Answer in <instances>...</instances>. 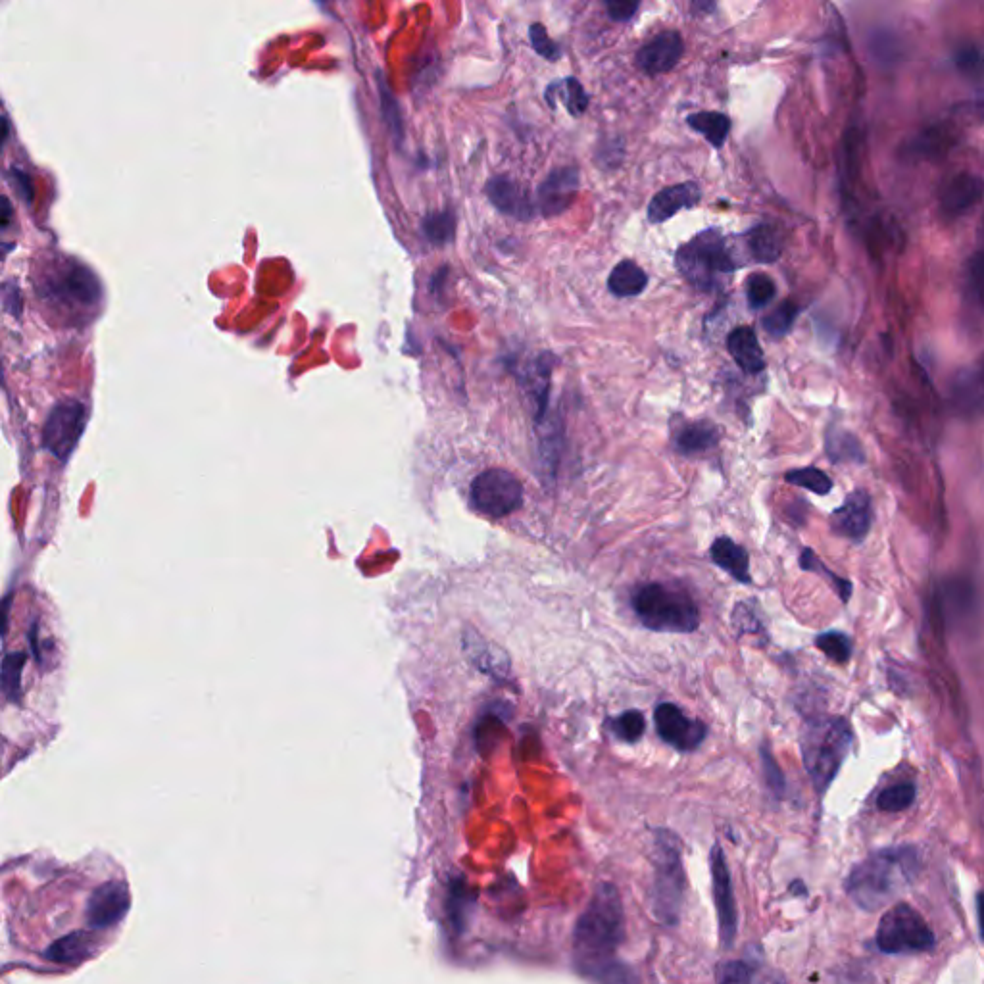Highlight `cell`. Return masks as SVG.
<instances>
[{"label":"cell","mask_w":984,"mask_h":984,"mask_svg":"<svg viewBox=\"0 0 984 984\" xmlns=\"http://www.w3.org/2000/svg\"><path fill=\"white\" fill-rule=\"evenodd\" d=\"M625 940V913L614 885L602 883L594 890L589 906L577 919L573 931V954L577 969L589 975L596 967L614 961Z\"/></svg>","instance_id":"6da1fadb"},{"label":"cell","mask_w":984,"mask_h":984,"mask_svg":"<svg viewBox=\"0 0 984 984\" xmlns=\"http://www.w3.org/2000/svg\"><path fill=\"white\" fill-rule=\"evenodd\" d=\"M919 871L917 850L886 848L861 861L846 883V892L863 910H877L911 885Z\"/></svg>","instance_id":"7a4b0ae2"},{"label":"cell","mask_w":984,"mask_h":984,"mask_svg":"<svg viewBox=\"0 0 984 984\" xmlns=\"http://www.w3.org/2000/svg\"><path fill=\"white\" fill-rule=\"evenodd\" d=\"M852 744V731L846 719L819 715L806 721L800 733V750L804 767L813 787L823 794L842 767Z\"/></svg>","instance_id":"3957f363"},{"label":"cell","mask_w":984,"mask_h":984,"mask_svg":"<svg viewBox=\"0 0 984 984\" xmlns=\"http://www.w3.org/2000/svg\"><path fill=\"white\" fill-rule=\"evenodd\" d=\"M631 602L640 623L650 631L689 635L700 627V610L694 598L679 587L646 583L633 592Z\"/></svg>","instance_id":"277c9868"},{"label":"cell","mask_w":984,"mask_h":984,"mask_svg":"<svg viewBox=\"0 0 984 984\" xmlns=\"http://www.w3.org/2000/svg\"><path fill=\"white\" fill-rule=\"evenodd\" d=\"M679 273L702 293H714L723 279L737 270V258L717 229L698 233L681 246L675 256Z\"/></svg>","instance_id":"5b68a950"},{"label":"cell","mask_w":984,"mask_h":984,"mask_svg":"<svg viewBox=\"0 0 984 984\" xmlns=\"http://www.w3.org/2000/svg\"><path fill=\"white\" fill-rule=\"evenodd\" d=\"M685 892V869L673 837L658 833L654 854L652 911L664 925H677Z\"/></svg>","instance_id":"8992f818"},{"label":"cell","mask_w":984,"mask_h":984,"mask_svg":"<svg viewBox=\"0 0 984 984\" xmlns=\"http://www.w3.org/2000/svg\"><path fill=\"white\" fill-rule=\"evenodd\" d=\"M931 927L921 913L900 904L886 911L877 929V946L886 954H919L935 948Z\"/></svg>","instance_id":"52a82bcc"},{"label":"cell","mask_w":984,"mask_h":984,"mask_svg":"<svg viewBox=\"0 0 984 984\" xmlns=\"http://www.w3.org/2000/svg\"><path fill=\"white\" fill-rule=\"evenodd\" d=\"M471 502L483 516H510L523 506V485L508 469H485L471 483Z\"/></svg>","instance_id":"ba28073f"},{"label":"cell","mask_w":984,"mask_h":984,"mask_svg":"<svg viewBox=\"0 0 984 984\" xmlns=\"http://www.w3.org/2000/svg\"><path fill=\"white\" fill-rule=\"evenodd\" d=\"M41 296L72 306H95L102 298V287L89 268L79 262H66L56 273L45 277Z\"/></svg>","instance_id":"9c48e42d"},{"label":"cell","mask_w":984,"mask_h":984,"mask_svg":"<svg viewBox=\"0 0 984 984\" xmlns=\"http://www.w3.org/2000/svg\"><path fill=\"white\" fill-rule=\"evenodd\" d=\"M87 425V408L79 400H62L50 410L43 431V443L50 454L66 462L79 443Z\"/></svg>","instance_id":"30bf717a"},{"label":"cell","mask_w":984,"mask_h":984,"mask_svg":"<svg viewBox=\"0 0 984 984\" xmlns=\"http://www.w3.org/2000/svg\"><path fill=\"white\" fill-rule=\"evenodd\" d=\"M710 869H712L715 910H717V923H719L717 925L719 927V942L725 950H729L737 938V902H735L731 873H729L725 854H723L719 844H715L712 848Z\"/></svg>","instance_id":"8fae6325"},{"label":"cell","mask_w":984,"mask_h":984,"mask_svg":"<svg viewBox=\"0 0 984 984\" xmlns=\"http://www.w3.org/2000/svg\"><path fill=\"white\" fill-rule=\"evenodd\" d=\"M660 738L681 752H692L708 737V727L700 719H690L675 704H660L654 712Z\"/></svg>","instance_id":"7c38bea8"},{"label":"cell","mask_w":984,"mask_h":984,"mask_svg":"<svg viewBox=\"0 0 984 984\" xmlns=\"http://www.w3.org/2000/svg\"><path fill=\"white\" fill-rule=\"evenodd\" d=\"M873 504L865 491L850 492L831 516V529L852 542H861L871 531Z\"/></svg>","instance_id":"4fadbf2b"},{"label":"cell","mask_w":984,"mask_h":984,"mask_svg":"<svg viewBox=\"0 0 984 984\" xmlns=\"http://www.w3.org/2000/svg\"><path fill=\"white\" fill-rule=\"evenodd\" d=\"M579 193V170L558 168L542 181L537 206L544 218L564 214Z\"/></svg>","instance_id":"5bb4252c"},{"label":"cell","mask_w":984,"mask_h":984,"mask_svg":"<svg viewBox=\"0 0 984 984\" xmlns=\"http://www.w3.org/2000/svg\"><path fill=\"white\" fill-rule=\"evenodd\" d=\"M129 908L127 886L120 881L104 883L89 898L87 904V923L93 929H106L116 925Z\"/></svg>","instance_id":"9a60e30c"},{"label":"cell","mask_w":984,"mask_h":984,"mask_svg":"<svg viewBox=\"0 0 984 984\" xmlns=\"http://www.w3.org/2000/svg\"><path fill=\"white\" fill-rule=\"evenodd\" d=\"M685 43L677 31H662L637 52V64L644 74L660 75L673 70L683 58Z\"/></svg>","instance_id":"2e32d148"},{"label":"cell","mask_w":984,"mask_h":984,"mask_svg":"<svg viewBox=\"0 0 984 984\" xmlns=\"http://www.w3.org/2000/svg\"><path fill=\"white\" fill-rule=\"evenodd\" d=\"M485 193L498 212L512 216L521 222L533 220L535 206L527 195V191L514 179H510L506 175L492 177L485 187Z\"/></svg>","instance_id":"e0dca14e"},{"label":"cell","mask_w":984,"mask_h":984,"mask_svg":"<svg viewBox=\"0 0 984 984\" xmlns=\"http://www.w3.org/2000/svg\"><path fill=\"white\" fill-rule=\"evenodd\" d=\"M702 191L696 183H679L673 187H665L648 204V222L664 223L673 218L679 210L692 208L700 202Z\"/></svg>","instance_id":"ac0fdd59"},{"label":"cell","mask_w":984,"mask_h":984,"mask_svg":"<svg viewBox=\"0 0 984 984\" xmlns=\"http://www.w3.org/2000/svg\"><path fill=\"white\" fill-rule=\"evenodd\" d=\"M983 195V181L975 175L961 173L946 183L940 193L942 212L948 216H960L965 210L977 204Z\"/></svg>","instance_id":"d6986e66"},{"label":"cell","mask_w":984,"mask_h":984,"mask_svg":"<svg viewBox=\"0 0 984 984\" xmlns=\"http://www.w3.org/2000/svg\"><path fill=\"white\" fill-rule=\"evenodd\" d=\"M719 427L712 421H689L683 423L673 435V448L683 456H696L714 450L719 444Z\"/></svg>","instance_id":"ffe728a7"},{"label":"cell","mask_w":984,"mask_h":984,"mask_svg":"<svg viewBox=\"0 0 984 984\" xmlns=\"http://www.w3.org/2000/svg\"><path fill=\"white\" fill-rule=\"evenodd\" d=\"M727 350L742 371L756 375L765 369L762 346L752 327H737L731 331L727 337Z\"/></svg>","instance_id":"44dd1931"},{"label":"cell","mask_w":984,"mask_h":984,"mask_svg":"<svg viewBox=\"0 0 984 984\" xmlns=\"http://www.w3.org/2000/svg\"><path fill=\"white\" fill-rule=\"evenodd\" d=\"M710 556L717 567L727 571L738 583H752L750 579V556L744 546L729 537H719L710 548Z\"/></svg>","instance_id":"7402d4cb"},{"label":"cell","mask_w":984,"mask_h":984,"mask_svg":"<svg viewBox=\"0 0 984 984\" xmlns=\"http://www.w3.org/2000/svg\"><path fill=\"white\" fill-rule=\"evenodd\" d=\"M97 950V940L95 936L87 931H75L70 935L62 936L54 944H50L45 952L47 960L62 965H77L81 961L91 958Z\"/></svg>","instance_id":"603a6c76"},{"label":"cell","mask_w":984,"mask_h":984,"mask_svg":"<svg viewBox=\"0 0 984 984\" xmlns=\"http://www.w3.org/2000/svg\"><path fill=\"white\" fill-rule=\"evenodd\" d=\"M750 256L760 264H773L783 254V235L777 225L760 223L746 235Z\"/></svg>","instance_id":"cb8c5ba5"},{"label":"cell","mask_w":984,"mask_h":984,"mask_svg":"<svg viewBox=\"0 0 984 984\" xmlns=\"http://www.w3.org/2000/svg\"><path fill=\"white\" fill-rule=\"evenodd\" d=\"M938 600V606H940V615L942 619L950 625L952 621H958L960 617H965V615L971 612L973 608V591L967 583L963 581H950L948 585H944L940 589V594L936 596Z\"/></svg>","instance_id":"d4e9b609"},{"label":"cell","mask_w":984,"mask_h":984,"mask_svg":"<svg viewBox=\"0 0 984 984\" xmlns=\"http://www.w3.org/2000/svg\"><path fill=\"white\" fill-rule=\"evenodd\" d=\"M646 287H648V275L633 260L619 262L608 277L610 293L619 298L642 295Z\"/></svg>","instance_id":"484cf974"},{"label":"cell","mask_w":984,"mask_h":984,"mask_svg":"<svg viewBox=\"0 0 984 984\" xmlns=\"http://www.w3.org/2000/svg\"><path fill=\"white\" fill-rule=\"evenodd\" d=\"M550 373H552L550 356L548 354H542L541 358H537L535 362H531V366L527 369V375H525V387H527L529 396H531V400L535 404V418H537V421H541L544 412H546V406H548Z\"/></svg>","instance_id":"4316f807"},{"label":"cell","mask_w":984,"mask_h":984,"mask_svg":"<svg viewBox=\"0 0 984 984\" xmlns=\"http://www.w3.org/2000/svg\"><path fill=\"white\" fill-rule=\"evenodd\" d=\"M825 450L833 464H863L865 460L860 441L852 433L838 427L827 431Z\"/></svg>","instance_id":"83f0119b"},{"label":"cell","mask_w":984,"mask_h":984,"mask_svg":"<svg viewBox=\"0 0 984 984\" xmlns=\"http://www.w3.org/2000/svg\"><path fill=\"white\" fill-rule=\"evenodd\" d=\"M687 123L694 131L702 133L714 148L723 147L731 131V120L721 112H696L690 114Z\"/></svg>","instance_id":"f1b7e54d"},{"label":"cell","mask_w":984,"mask_h":984,"mask_svg":"<svg viewBox=\"0 0 984 984\" xmlns=\"http://www.w3.org/2000/svg\"><path fill=\"white\" fill-rule=\"evenodd\" d=\"M554 95H558V97L562 99L564 106L567 108V112H569L571 116H581V114L587 110L589 100H591L589 99V95L585 93L583 85H581L575 77H567V79H562V81L552 83V85L546 89L544 97H546V99H552Z\"/></svg>","instance_id":"f546056e"},{"label":"cell","mask_w":984,"mask_h":984,"mask_svg":"<svg viewBox=\"0 0 984 984\" xmlns=\"http://www.w3.org/2000/svg\"><path fill=\"white\" fill-rule=\"evenodd\" d=\"M423 237L435 246H444L452 243L454 231H456V216L450 210L443 212H431L423 218L421 222Z\"/></svg>","instance_id":"4dcf8cb0"},{"label":"cell","mask_w":984,"mask_h":984,"mask_svg":"<svg viewBox=\"0 0 984 984\" xmlns=\"http://www.w3.org/2000/svg\"><path fill=\"white\" fill-rule=\"evenodd\" d=\"M800 567H802L804 571H812V573L821 575V577H823V579H825V581L833 587V591L837 592L838 596H840V600H842L844 604H848V602H850V598H852V583H850L848 579H844V577H838L837 573H833L831 569H827L825 564L817 558V554H815L813 550H810V548H804V550H802V556H800Z\"/></svg>","instance_id":"1f68e13d"},{"label":"cell","mask_w":984,"mask_h":984,"mask_svg":"<svg viewBox=\"0 0 984 984\" xmlns=\"http://www.w3.org/2000/svg\"><path fill=\"white\" fill-rule=\"evenodd\" d=\"M377 87H379L381 112H383V120L387 123V129L393 135L396 143H402V139H404V123H402L400 104H398V100L394 99L393 91L389 89L387 81L383 79V75L381 74H377Z\"/></svg>","instance_id":"d6a6232c"},{"label":"cell","mask_w":984,"mask_h":984,"mask_svg":"<svg viewBox=\"0 0 984 984\" xmlns=\"http://www.w3.org/2000/svg\"><path fill=\"white\" fill-rule=\"evenodd\" d=\"M608 727H610L612 735H615L619 740H623L627 744H635L644 735L646 719L639 710H627L617 717L608 719Z\"/></svg>","instance_id":"836d02e7"},{"label":"cell","mask_w":984,"mask_h":984,"mask_svg":"<svg viewBox=\"0 0 984 984\" xmlns=\"http://www.w3.org/2000/svg\"><path fill=\"white\" fill-rule=\"evenodd\" d=\"M785 481L819 496H825L833 491V479L825 471L817 468L792 469L785 475Z\"/></svg>","instance_id":"e575fe53"},{"label":"cell","mask_w":984,"mask_h":984,"mask_svg":"<svg viewBox=\"0 0 984 984\" xmlns=\"http://www.w3.org/2000/svg\"><path fill=\"white\" fill-rule=\"evenodd\" d=\"M815 646L835 664H846L852 658V640L846 633L827 631L815 639Z\"/></svg>","instance_id":"d590c367"},{"label":"cell","mask_w":984,"mask_h":984,"mask_svg":"<svg viewBox=\"0 0 984 984\" xmlns=\"http://www.w3.org/2000/svg\"><path fill=\"white\" fill-rule=\"evenodd\" d=\"M915 794H917L915 785H911V783H900V785L885 788L879 794V798H877V806L883 812H904V810H908L911 804H913Z\"/></svg>","instance_id":"8d00e7d4"},{"label":"cell","mask_w":984,"mask_h":984,"mask_svg":"<svg viewBox=\"0 0 984 984\" xmlns=\"http://www.w3.org/2000/svg\"><path fill=\"white\" fill-rule=\"evenodd\" d=\"M473 898L475 894H469L468 888L462 883H456L450 890V902H448V913H450V923L452 927L462 933L464 925L468 923L469 908H473Z\"/></svg>","instance_id":"74e56055"},{"label":"cell","mask_w":984,"mask_h":984,"mask_svg":"<svg viewBox=\"0 0 984 984\" xmlns=\"http://www.w3.org/2000/svg\"><path fill=\"white\" fill-rule=\"evenodd\" d=\"M775 293H777V287L769 275L754 273L748 277L746 296H748L750 308H754V310L765 308L775 298Z\"/></svg>","instance_id":"f35d334b"},{"label":"cell","mask_w":984,"mask_h":984,"mask_svg":"<svg viewBox=\"0 0 984 984\" xmlns=\"http://www.w3.org/2000/svg\"><path fill=\"white\" fill-rule=\"evenodd\" d=\"M796 316H798V306L792 302H783L763 318V329L771 337H785L790 331L792 323L796 320Z\"/></svg>","instance_id":"ab89813d"},{"label":"cell","mask_w":984,"mask_h":984,"mask_svg":"<svg viewBox=\"0 0 984 984\" xmlns=\"http://www.w3.org/2000/svg\"><path fill=\"white\" fill-rule=\"evenodd\" d=\"M760 756H762V769L763 777H765V785L767 788L775 794V796H783L785 794V788H787V781H785V775L779 767V763L775 760V756L771 754V750L767 746H762L760 748Z\"/></svg>","instance_id":"60d3db41"},{"label":"cell","mask_w":984,"mask_h":984,"mask_svg":"<svg viewBox=\"0 0 984 984\" xmlns=\"http://www.w3.org/2000/svg\"><path fill=\"white\" fill-rule=\"evenodd\" d=\"M529 39H531V45H533L535 52L541 54L542 58H546L550 62H558L562 58L560 45L550 39V35L546 33V27L544 25H531L529 27Z\"/></svg>","instance_id":"b9f144b4"},{"label":"cell","mask_w":984,"mask_h":984,"mask_svg":"<svg viewBox=\"0 0 984 984\" xmlns=\"http://www.w3.org/2000/svg\"><path fill=\"white\" fill-rule=\"evenodd\" d=\"M754 967L746 961H727L717 971V984H750Z\"/></svg>","instance_id":"7bdbcfd3"},{"label":"cell","mask_w":984,"mask_h":984,"mask_svg":"<svg viewBox=\"0 0 984 984\" xmlns=\"http://www.w3.org/2000/svg\"><path fill=\"white\" fill-rule=\"evenodd\" d=\"M967 283L971 295L984 310V250L971 256L967 264Z\"/></svg>","instance_id":"ee69618b"},{"label":"cell","mask_w":984,"mask_h":984,"mask_svg":"<svg viewBox=\"0 0 984 984\" xmlns=\"http://www.w3.org/2000/svg\"><path fill=\"white\" fill-rule=\"evenodd\" d=\"M2 679H8L12 675V679L4 685V690L6 694H10L14 698V692L12 689H18L20 685V675H22V667H24V656L22 654H10L4 658V665H2Z\"/></svg>","instance_id":"f6af8a7d"},{"label":"cell","mask_w":984,"mask_h":984,"mask_svg":"<svg viewBox=\"0 0 984 984\" xmlns=\"http://www.w3.org/2000/svg\"><path fill=\"white\" fill-rule=\"evenodd\" d=\"M640 2L637 0H608L606 2V8L610 12V18L614 22H627L635 16V12L639 10Z\"/></svg>","instance_id":"bcb514c9"},{"label":"cell","mask_w":984,"mask_h":984,"mask_svg":"<svg viewBox=\"0 0 984 984\" xmlns=\"http://www.w3.org/2000/svg\"><path fill=\"white\" fill-rule=\"evenodd\" d=\"M8 177H10L12 185H14V189L18 191V195L24 198L27 204H31V202H33V197H35V193H33V181H31V175H27V173H25L24 170H20V168H10Z\"/></svg>","instance_id":"7dc6e473"},{"label":"cell","mask_w":984,"mask_h":984,"mask_svg":"<svg viewBox=\"0 0 984 984\" xmlns=\"http://www.w3.org/2000/svg\"><path fill=\"white\" fill-rule=\"evenodd\" d=\"M4 308L8 314L12 316H20L22 314V295H20V289L16 283H4Z\"/></svg>","instance_id":"c3c4849f"},{"label":"cell","mask_w":984,"mask_h":984,"mask_svg":"<svg viewBox=\"0 0 984 984\" xmlns=\"http://www.w3.org/2000/svg\"><path fill=\"white\" fill-rule=\"evenodd\" d=\"M971 373H973V379H975V383H977L979 391H981V394L984 396V358L981 362H979V366H977V368L971 369Z\"/></svg>","instance_id":"681fc988"},{"label":"cell","mask_w":984,"mask_h":984,"mask_svg":"<svg viewBox=\"0 0 984 984\" xmlns=\"http://www.w3.org/2000/svg\"><path fill=\"white\" fill-rule=\"evenodd\" d=\"M977 915H979L981 938L984 940V892H979V896H977Z\"/></svg>","instance_id":"f907efd6"},{"label":"cell","mask_w":984,"mask_h":984,"mask_svg":"<svg viewBox=\"0 0 984 984\" xmlns=\"http://www.w3.org/2000/svg\"><path fill=\"white\" fill-rule=\"evenodd\" d=\"M10 214H12V206H10V200L4 197L2 198V227H4V229L8 227V222H10Z\"/></svg>","instance_id":"816d5d0a"},{"label":"cell","mask_w":984,"mask_h":984,"mask_svg":"<svg viewBox=\"0 0 984 984\" xmlns=\"http://www.w3.org/2000/svg\"><path fill=\"white\" fill-rule=\"evenodd\" d=\"M765 984H785V983H783V981H769V983H765Z\"/></svg>","instance_id":"f5cc1de1"}]
</instances>
